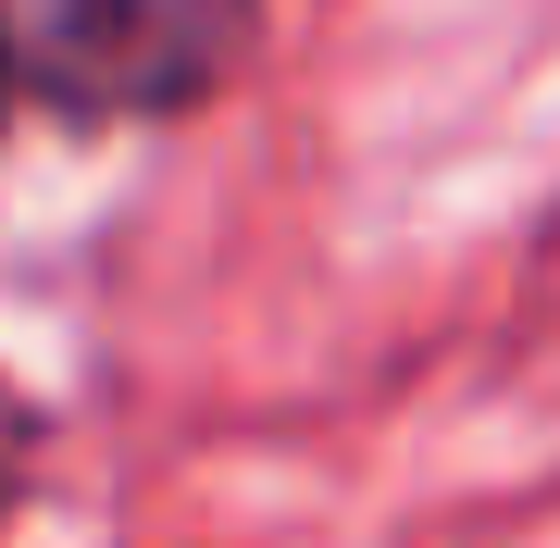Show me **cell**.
<instances>
[{
    "label": "cell",
    "mask_w": 560,
    "mask_h": 548,
    "mask_svg": "<svg viewBox=\"0 0 560 548\" xmlns=\"http://www.w3.org/2000/svg\"><path fill=\"white\" fill-rule=\"evenodd\" d=\"M0 101H13V88H0Z\"/></svg>",
    "instance_id": "obj_2"
},
{
    "label": "cell",
    "mask_w": 560,
    "mask_h": 548,
    "mask_svg": "<svg viewBox=\"0 0 560 548\" xmlns=\"http://www.w3.org/2000/svg\"><path fill=\"white\" fill-rule=\"evenodd\" d=\"M249 38V0H0V88L62 125H162Z\"/></svg>",
    "instance_id": "obj_1"
}]
</instances>
